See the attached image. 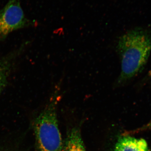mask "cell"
Wrapping results in <instances>:
<instances>
[{"label":"cell","instance_id":"6da1fadb","mask_svg":"<svg viewBox=\"0 0 151 151\" xmlns=\"http://www.w3.org/2000/svg\"><path fill=\"white\" fill-rule=\"evenodd\" d=\"M121 72L115 87L122 86L142 70L151 52V33L140 28L128 31L119 37L116 46Z\"/></svg>","mask_w":151,"mask_h":151},{"label":"cell","instance_id":"7a4b0ae2","mask_svg":"<svg viewBox=\"0 0 151 151\" xmlns=\"http://www.w3.org/2000/svg\"><path fill=\"white\" fill-rule=\"evenodd\" d=\"M58 90L34 122L36 151H62V137L56 114Z\"/></svg>","mask_w":151,"mask_h":151},{"label":"cell","instance_id":"3957f363","mask_svg":"<svg viewBox=\"0 0 151 151\" xmlns=\"http://www.w3.org/2000/svg\"><path fill=\"white\" fill-rule=\"evenodd\" d=\"M22 8L20 0H9L0 11V41L9 34L32 24Z\"/></svg>","mask_w":151,"mask_h":151},{"label":"cell","instance_id":"277c9868","mask_svg":"<svg viewBox=\"0 0 151 151\" xmlns=\"http://www.w3.org/2000/svg\"><path fill=\"white\" fill-rule=\"evenodd\" d=\"M114 151H151V150L144 139L127 136L119 139Z\"/></svg>","mask_w":151,"mask_h":151},{"label":"cell","instance_id":"5b68a950","mask_svg":"<svg viewBox=\"0 0 151 151\" xmlns=\"http://www.w3.org/2000/svg\"><path fill=\"white\" fill-rule=\"evenodd\" d=\"M64 151H86L80 131L77 128L72 129L65 141Z\"/></svg>","mask_w":151,"mask_h":151},{"label":"cell","instance_id":"8992f818","mask_svg":"<svg viewBox=\"0 0 151 151\" xmlns=\"http://www.w3.org/2000/svg\"><path fill=\"white\" fill-rule=\"evenodd\" d=\"M14 57L12 54L0 58V94L6 85Z\"/></svg>","mask_w":151,"mask_h":151},{"label":"cell","instance_id":"52a82bcc","mask_svg":"<svg viewBox=\"0 0 151 151\" xmlns=\"http://www.w3.org/2000/svg\"><path fill=\"white\" fill-rule=\"evenodd\" d=\"M151 129V119L150 120V122H148L147 124L145 125V126H143L142 128H141V131H143V130H147Z\"/></svg>","mask_w":151,"mask_h":151},{"label":"cell","instance_id":"ba28073f","mask_svg":"<svg viewBox=\"0 0 151 151\" xmlns=\"http://www.w3.org/2000/svg\"><path fill=\"white\" fill-rule=\"evenodd\" d=\"M0 151H9L6 150H4V149L0 148Z\"/></svg>","mask_w":151,"mask_h":151},{"label":"cell","instance_id":"9c48e42d","mask_svg":"<svg viewBox=\"0 0 151 151\" xmlns=\"http://www.w3.org/2000/svg\"><path fill=\"white\" fill-rule=\"evenodd\" d=\"M149 75H150V76H151V71H150V74H149Z\"/></svg>","mask_w":151,"mask_h":151}]
</instances>
